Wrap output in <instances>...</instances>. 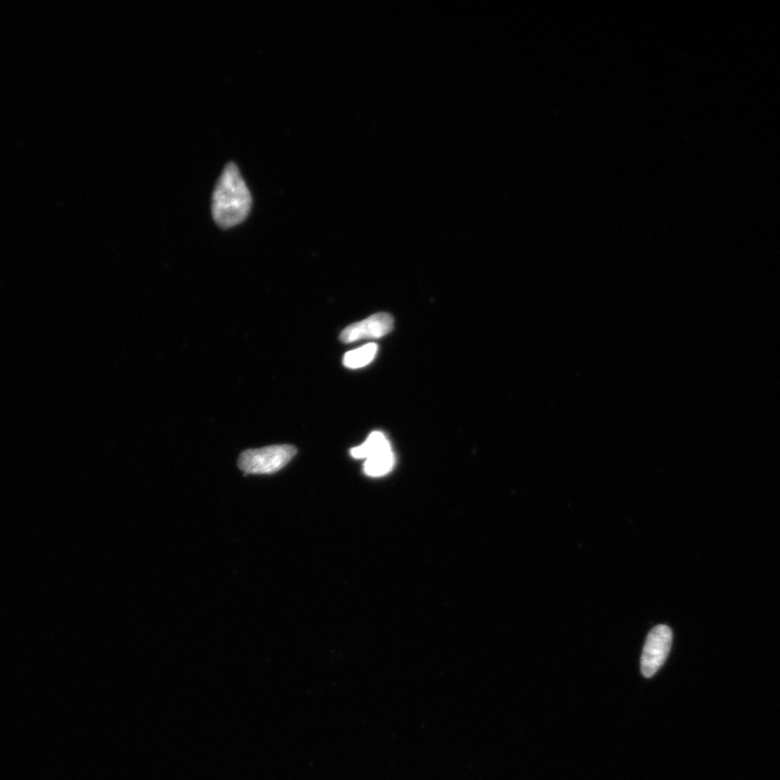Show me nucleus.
Masks as SVG:
<instances>
[{
	"mask_svg": "<svg viewBox=\"0 0 780 780\" xmlns=\"http://www.w3.org/2000/svg\"><path fill=\"white\" fill-rule=\"evenodd\" d=\"M252 195L236 164H228L219 177L212 199L215 223L223 229L238 226L249 216Z\"/></svg>",
	"mask_w": 780,
	"mask_h": 780,
	"instance_id": "1",
	"label": "nucleus"
},
{
	"mask_svg": "<svg viewBox=\"0 0 780 780\" xmlns=\"http://www.w3.org/2000/svg\"><path fill=\"white\" fill-rule=\"evenodd\" d=\"M296 453L297 449L291 445L246 450L241 453L238 465L245 475L275 474L288 465Z\"/></svg>",
	"mask_w": 780,
	"mask_h": 780,
	"instance_id": "2",
	"label": "nucleus"
},
{
	"mask_svg": "<svg viewBox=\"0 0 780 780\" xmlns=\"http://www.w3.org/2000/svg\"><path fill=\"white\" fill-rule=\"evenodd\" d=\"M672 640V631L667 626H657L649 632L641 660L642 673L645 678H652L666 662Z\"/></svg>",
	"mask_w": 780,
	"mask_h": 780,
	"instance_id": "3",
	"label": "nucleus"
},
{
	"mask_svg": "<svg viewBox=\"0 0 780 780\" xmlns=\"http://www.w3.org/2000/svg\"><path fill=\"white\" fill-rule=\"evenodd\" d=\"M394 329V319L386 312H379L370 318L351 324L341 333V341L355 343L368 338H381Z\"/></svg>",
	"mask_w": 780,
	"mask_h": 780,
	"instance_id": "4",
	"label": "nucleus"
},
{
	"mask_svg": "<svg viewBox=\"0 0 780 780\" xmlns=\"http://www.w3.org/2000/svg\"><path fill=\"white\" fill-rule=\"evenodd\" d=\"M392 450L387 437L381 432H373L360 447L350 450V455L357 460H368L376 455Z\"/></svg>",
	"mask_w": 780,
	"mask_h": 780,
	"instance_id": "5",
	"label": "nucleus"
},
{
	"mask_svg": "<svg viewBox=\"0 0 780 780\" xmlns=\"http://www.w3.org/2000/svg\"><path fill=\"white\" fill-rule=\"evenodd\" d=\"M395 455L392 450L368 459L363 465V472L369 477H383L393 471Z\"/></svg>",
	"mask_w": 780,
	"mask_h": 780,
	"instance_id": "6",
	"label": "nucleus"
},
{
	"mask_svg": "<svg viewBox=\"0 0 780 780\" xmlns=\"http://www.w3.org/2000/svg\"><path fill=\"white\" fill-rule=\"evenodd\" d=\"M377 354V345L368 344L356 350H351L344 356V366L348 369H360L368 366Z\"/></svg>",
	"mask_w": 780,
	"mask_h": 780,
	"instance_id": "7",
	"label": "nucleus"
}]
</instances>
